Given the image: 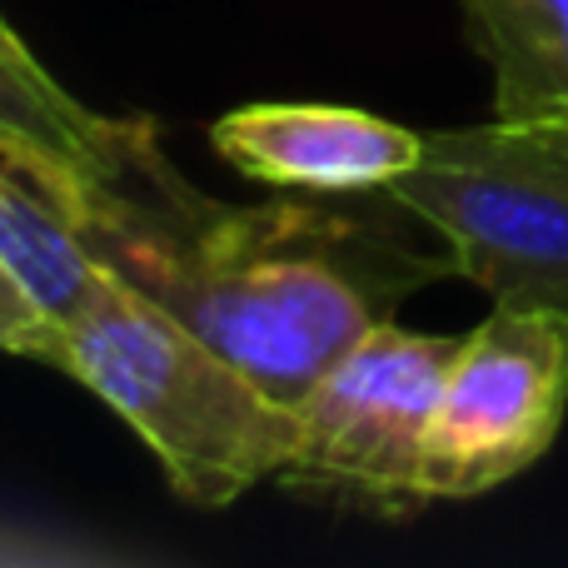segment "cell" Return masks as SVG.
Segmentation results:
<instances>
[{"instance_id": "1", "label": "cell", "mask_w": 568, "mask_h": 568, "mask_svg": "<svg viewBox=\"0 0 568 568\" xmlns=\"http://www.w3.org/2000/svg\"><path fill=\"white\" fill-rule=\"evenodd\" d=\"M40 190L110 275L284 404H300L414 290L459 275L439 230L394 190L230 205L180 175L155 125L115 180Z\"/></svg>"}, {"instance_id": "2", "label": "cell", "mask_w": 568, "mask_h": 568, "mask_svg": "<svg viewBox=\"0 0 568 568\" xmlns=\"http://www.w3.org/2000/svg\"><path fill=\"white\" fill-rule=\"evenodd\" d=\"M60 374L100 394L195 509H225L280 479L300 444L294 404L115 275L65 324Z\"/></svg>"}, {"instance_id": "3", "label": "cell", "mask_w": 568, "mask_h": 568, "mask_svg": "<svg viewBox=\"0 0 568 568\" xmlns=\"http://www.w3.org/2000/svg\"><path fill=\"white\" fill-rule=\"evenodd\" d=\"M394 195L429 220L454 270L509 310L568 314V155L529 125L434 130Z\"/></svg>"}, {"instance_id": "4", "label": "cell", "mask_w": 568, "mask_h": 568, "mask_svg": "<svg viewBox=\"0 0 568 568\" xmlns=\"http://www.w3.org/2000/svg\"><path fill=\"white\" fill-rule=\"evenodd\" d=\"M459 339L384 320L344 349L294 404L300 444L280 474L284 489L374 519H404L434 504L424 454Z\"/></svg>"}, {"instance_id": "5", "label": "cell", "mask_w": 568, "mask_h": 568, "mask_svg": "<svg viewBox=\"0 0 568 568\" xmlns=\"http://www.w3.org/2000/svg\"><path fill=\"white\" fill-rule=\"evenodd\" d=\"M568 414V314L494 304L459 339L429 424V499H479L554 449Z\"/></svg>"}, {"instance_id": "6", "label": "cell", "mask_w": 568, "mask_h": 568, "mask_svg": "<svg viewBox=\"0 0 568 568\" xmlns=\"http://www.w3.org/2000/svg\"><path fill=\"white\" fill-rule=\"evenodd\" d=\"M424 140L399 120L314 100H260L210 125L215 155L245 180L320 195L389 190L424 160Z\"/></svg>"}, {"instance_id": "7", "label": "cell", "mask_w": 568, "mask_h": 568, "mask_svg": "<svg viewBox=\"0 0 568 568\" xmlns=\"http://www.w3.org/2000/svg\"><path fill=\"white\" fill-rule=\"evenodd\" d=\"M155 120L80 105L0 16V160L36 185L115 180Z\"/></svg>"}, {"instance_id": "8", "label": "cell", "mask_w": 568, "mask_h": 568, "mask_svg": "<svg viewBox=\"0 0 568 568\" xmlns=\"http://www.w3.org/2000/svg\"><path fill=\"white\" fill-rule=\"evenodd\" d=\"M494 75V120L568 130V0H459Z\"/></svg>"}, {"instance_id": "9", "label": "cell", "mask_w": 568, "mask_h": 568, "mask_svg": "<svg viewBox=\"0 0 568 568\" xmlns=\"http://www.w3.org/2000/svg\"><path fill=\"white\" fill-rule=\"evenodd\" d=\"M0 260L60 329L110 284L65 210L10 160H0Z\"/></svg>"}, {"instance_id": "10", "label": "cell", "mask_w": 568, "mask_h": 568, "mask_svg": "<svg viewBox=\"0 0 568 568\" xmlns=\"http://www.w3.org/2000/svg\"><path fill=\"white\" fill-rule=\"evenodd\" d=\"M0 349L50 364V369H65V329L40 310L26 284L10 275L6 260H0Z\"/></svg>"}, {"instance_id": "11", "label": "cell", "mask_w": 568, "mask_h": 568, "mask_svg": "<svg viewBox=\"0 0 568 568\" xmlns=\"http://www.w3.org/2000/svg\"><path fill=\"white\" fill-rule=\"evenodd\" d=\"M529 130H544V125H529ZM549 135V145L559 150V155H568V130H544Z\"/></svg>"}]
</instances>
